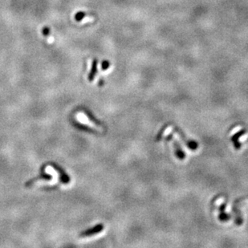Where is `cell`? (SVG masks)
Wrapping results in <instances>:
<instances>
[{"mask_svg": "<svg viewBox=\"0 0 248 248\" xmlns=\"http://www.w3.org/2000/svg\"><path fill=\"white\" fill-rule=\"evenodd\" d=\"M96 68H97V61H96V60H93V62H92V70H91L90 73H89V80L92 81V80L94 79L96 71H97V69H96Z\"/></svg>", "mask_w": 248, "mask_h": 248, "instance_id": "6da1fadb", "label": "cell"}, {"mask_svg": "<svg viewBox=\"0 0 248 248\" xmlns=\"http://www.w3.org/2000/svg\"><path fill=\"white\" fill-rule=\"evenodd\" d=\"M85 16H86V13L82 12V11H80V12H78L75 14V15H74V19H75V20L76 21V22H81L83 19H85Z\"/></svg>", "mask_w": 248, "mask_h": 248, "instance_id": "7a4b0ae2", "label": "cell"}, {"mask_svg": "<svg viewBox=\"0 0 248 248\" xmlns=\"http://www.w3.org/2000/svg\"><path fill=\"white\" fill-rule=\"evenodd\" d=\"M100 228H102V226H98L96 228H93V230H92V231H86V232H85V233H83L82 236H90V235H92V234H96L97 233V232H99V231H100Z\"/></svg>", "mask_w": 248, "mask_h": 248, "instance_id": "3957f363", "label": "cell"}, {"mask_svg": "<svg viewBox=\"0 0 248 248\" xmlns=\"http://www.w3.org/2000/svg\"><path fill=\"white\" fill-rule=\"evenodd\" d=\"M42 33H43V36H50V33H51V31H50V29H49L47 27H43V29H42Z\"/></svg>", "mask_w": 248, "mask_h": 248, "instance_id": "277c9868", "label": "cell"}, {"mask_svg": "<svg viewBox=\"0 0 248 248\" xmlns=\"http://www.w3.org/2000/svg\"><path fill=\"white\" fill-rule=\"evenodd\" d=\"M109 62H107V61H104L103 63H102V68H103L104 70L107 69V68L109 67Z\"/></svg>", "mask_w": 248, "mask_h": 248, "instance_id": "5b68a950", "label": "cell"}]
</instances>
